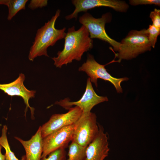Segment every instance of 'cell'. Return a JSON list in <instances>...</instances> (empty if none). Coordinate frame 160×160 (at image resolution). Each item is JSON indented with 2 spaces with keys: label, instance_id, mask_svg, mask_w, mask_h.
<instances>
[{
  "label": "cell",
  "instance_id": "cell-1",
  "mask_svg": "<svg viewBox=\"0 0 160 160\" xmlns=\"http://www.w3.org/2000/svg\"><path fill=\"white\" fill-rule=\"evenodd\" d=\"M64 39L63 50L58 52L57 57L52 58L54 65L60 68L71 63L74 60L80 61L83 54L93 47V41L83 25L77 30L74 26L69 28Z\"/></svg>",
  "mask_w": 160,
  "mask_h": 160
},
{
  "label": "cell",
  "instance_id": "cell-2",
  "mask_svg": "<svg viewBox=\"0 0 160 160\" xmlns=\"http://www.w3.org/2000/svg\"><path fill=\"white\" fill-rule=\"evenodd\" d=\"M60 12V10L58 9L51 19L37 30L29 51L28 59L30 60L33 61L37 57L42 55L49 57L47 53L48 48L54 46L58 41L65 38L66 28L64 27L58 29L55 27Z\"/></svg>",
  "mask_w": 160,
  "mask_h": 160
},
{
  "label": "cell",
  "instance_id": "cell-3",
  "mask_svg": "<svg viewBox=\"0 0 160 160\" xmlns=\"http://www.w3.org/2000/svg\"><path fill=\"white\" fill-rule=\"evenodd\" d=\"M122 46L116 54L119 60H129L151 50L152 48L146 29L132 30L121 42Z\"/></svg>",
  "mask_w": 160,
  "mask_h": 160
},
{
  "label": "cell",
  "instance_id": "cell-4",
  "mask_svg": "<svg viewBox=\"0 0 160 160\" xmlns=\"http://www.w3.org/2000/svg\"><path fill=\"white\" fill-rule=\"evenodd\" d=\"M111 19L110 13L103 14L100 18H95L89 13L86 12L79 17V21L87 28L91 39L97 38L106 42L113 47L115 51L117 52L122 44L111 38L105 29V24L110 22Z\"/></svg>",
  "mask_w": 160,
  "mask_h": 160
},
{
  "label": "cell",
  "instance_id": "cell-5",
  "mask_svg": "<svg viewBox=\"0 0 160 160\" xmlns=\"http://www.w3.org/2000/svg\"><path fill=\"white\" fill-rule=\"evenodd\" d=\"M99 132L96 114L91 112L83 113L74 124L72 142L86 147L95 139Z\"/></svg>",
  "mask_w": 160,
  "mask_h": 160
},
{
  "label": "cell",
  "instance_id": "cell-6",
  "mask_svg": "<svg viewBox=\"0 0 160 160\" xmlns=\"http://www.w3.org/2000/svg\"><path fill=\"white\" fill-rule=\"evenodd\" d=\"M105 65L100 64L95 59L93 55L88 54L86 62L79 68V71L85 72L89 76L90 81L97 87V79H101L112 83L118 93H122L121 83L128 80L127 77L117 78L112 76L107 71Z\"/></svg>",
  "mask_w": 160,
  "mask_h": 160
},
{
  "label": "cell",
  "instance_id": "cell-7",
  "mask_svg": "<svg viewBox=\"0 0 160 160\" xmlns=\"http://www.w3.org/2000/svg\"><path fill=\"white\" fill-rule=\"evenodd\" d=\"M106 96L98 95L95 92L89 78L87 80L85 91L79 100L71 101L68 98H65L56 101L55 104L58 105L66 110H69L75 105L79 107L84 113L91 112L93 107L101 103L108 101Z\"/></svg>",
  "mask_w": 160,
  "mask_h": 160
},
{
  "label": "cell",
  "instance_id": "cell-8",
  "mask_svg": "<svg viewBox=\"0 0 160 160\" xmlns=\"http://www.w3.org/2000/svg\"><path fill=\"white\" fill-rule=\"evenodd\" d=\"M68 110L65 113L53 115L47 122L41 126L43 138L64 127L74 124L83 113L82 111L76 106Z\"/></svg>",
  "mask_w": 160,
  "mask_h": 160
},
{
  "label": "cell",
  "instance_id": "cell-9",
  "mask_svg": "<svg viewBox=\"0 0 160 160\" xmlns=\"http://www.w3.org/2000/svg\"><path fill=\"white\" fill-rule=\"evenodd\" d=\"M74 124L64 127L43 138V152L41 158L47 157L59 148H65L72 141Z\"/></svg>",
  "mask_w": 160,
  "mask_h": 160
},
{
  "label": "cell",
  "instance_id": "cell-10",
  "mask_svg": "<svg viewBox=\"0 0 160 160\" xmlns=\"http://www.w3.org/2000/svg\"><path fill=\"white\" fill-rule=\"evenodd\" d=\"M72 2L75 9L71 14L65 17L67 20L76 19L79 12H87L88 10L96 7H108L120 12H126L129 7L125 1L118 0H73Z\"/></svg>",
  "mask_w": 160,
  "mask_h": 160
},
{
  "label": "cell",
  "instance_id": "cell-11",
  "mask_svg": "<svg viewBox=\"0 0 160 160\" xmlns=\"http://www.w3.org/2000/svg\"><path fill=\"white\" fill-rule=\"evenodd\" d=\"M25 75L22 73L20 74L18 77L14 81L6 84H0V90L7 94L8 95L13 96H18L22 97L26 105L25 110V114L28 108L31 110V118H34L33 114L34 109L30 106L29 100L32 97H35V91L28 89L24 85L23 83L25 80Z\"/></svg>",
  "mask_w": 160,
  "mask_h": 160
},
{
  "label": "cell",
  "instance_id": "cell-12",
  "mask_svg": "<svg viewBox=\"0 0 160 160\" xmlns=\"http://www.w3.org/2000/svg\"><path fill=\"white\" fill-rule=\"evenodd\" d=\"M99 132L95 139L87 147L85 160H104L108 155V137L103 127L98 124Z\"/></svg>",
  "mask_w": 160,
  "mask_h": 160
},
{
  "label": "cell",
  "instance_id": "cell-13",
  "mask_svg": "<svg viewBox=\"0 0 160 160\" xmlns=\"http://www.w3.org/2000/svg\"><path fill=\"white\" fill-rule=\"evenodd\" d=\"M15 138L21 143L25 149L26 153L25 160H41L43 146L41 126L35 134L28 140H24L16 137Z\"/></svg>",
  "mask_w": 160,
  "mask_h": 160
},
{
  "label": "cell",
  "instance_id": "cell-14",
  "mask_svg": "<svg viewBox=\"0 0 160 160\" xmlns=\"http://www.w3.org/2000/svg\"><path fill=\"white\" fill-rule=\"evenodd\" d=\"M28 1V0H0V4L5 5L8 7L7 18L10 20L20 11L25 9Z\"/></svg>",
  "mask_w": 160,
  "mask_h": 160
},
{
  "label": "cell",
  "instance_id": "cell-15",
  "mask_svg": "<svg viewBox=\"0 0 160 160\" xmlns=\"http://www.w3.org/2000/svg\"><path fill=\"white\" fill-rule=\"evenodd\" d=\"M7 126L6 125L3 126L2 129L1 136L0 137V145L4 148L5 151V160H25V156H23L21 159H19L11 150L7 136Z\"/></svg>",
  "mask_w": 160,
  "mask_h": 160
},
{
  "label": "cell",
  "instance_id": "cell-16",
  "mask_svg": "<svg viewBox=\"0 0 160 160\" xmlns=\"http://www.w3.org/2000/svg\"><path fill=\"white\" fill-rule=\"evenodd\" d=\"M87 147L82 146L72 142L69 146L68 158L67 160H85Z\"/></svg>",
  "mask_w": 160,
  "mask_h": 160
},
{
  "label": "cell",
  "instance_id": "cell-17",
  "mask_svg": "<svg viewBox=\"0 0 160 160\" xmlns=\"http://www.w3.org/2000/svg\"><path fill=\"white\" fill-rule=\"evenodd\" d=\"M146 31L148 34V39L152 47L154 48L158 36L160 34V29L156 28L152 25H150Z\"/></svg>",
  "mask_w": 160,
  "mask_h": 160
},
{
  "label": "cell",
  "instance_id": "cell-18",
  "mask_svg": "<svg viewBox=\"0 0 160 160\" xmlns=\"http://www.w3.org/2000/svg\"><path fill=\"white\" fill-rule=\"evenodd\" d=\"M66 155L65 148H61L52 152L47 157L41 158L40 160H66Z\"/></svg>",
  "mask_w": 160,
  "mask_h": 160
},
{
  "label": "cell",
  "instance_id": "cell-19",
  "mask_svg": "<svg viewBox=\"0 0 160 160\" xmlns=\"http://www.w3.org/2000/svg\"><path fill=\"white\" fill-rule=\"evenodd\" d=\"M149 17L152 21V25L160 29V10L156 8L151 12Z\"/></svg>",
  "mask_w": 160,
  "mask_h": 160
},
{
  "label": "cell",
  "instance_id": "cell-20",
  "mask_svg": "<svg viewBox=\"0 0 160 160\" xmlns=\"http://www.w3.org/2000/svg\"><path fill=\"white\" fill-rule=\"evenodd\" d=\"M129 4L132 5L136 6L139 5L153 4L159 6V0H130Z\"/></svg>",
  "mask_w": 160,
  "mask_h": 160
},
{
  "label": "cell",
  "instance_id": "cell-21",
  "mask_svg": "<svg viewBox=\"0 0 160 160\" xmlns=\"http://www.w3.org/2000/svg\"><path fill=\"white\" fill-rule=\"evenodd\" d=\"M48 0H31L28 5V7L34 10L38 8H41L47 6Z\"/></svg>",
  "mask_w": 160,
  "mask_h": 160
},
{
  "label": "cell",
  "instance_id": "cell-22",
  "mask_svg": "<svg viewBox=\"0 0 160 160\" xmlns=\"http://www.w3.org/2000/svg\"><path fill=\"white\" fill-rule=\"evenodd\" d=\"M2 147L0 145V160H5V157L4 155H3L1 153V149Z\"/></svg>",
  "mask_w": 160,
  "mask_h": 160
}]
</instances>
